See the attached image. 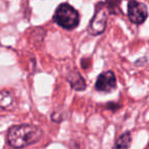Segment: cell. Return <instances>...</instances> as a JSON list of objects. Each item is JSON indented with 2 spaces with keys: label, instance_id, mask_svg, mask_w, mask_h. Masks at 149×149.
<instances>
[{
  "label": "cell",
  "instance_id": "9",
  "mask_svg": "<svg viewBox=\"0 0 149 149\" xmlns=\"http://www.w3.org/2000/svg\"><path fill=\"white\" fill-rule=\"evenodd\" d=\"M120 2H121V0H107L104 2L111 14H117L119 12H121L119 6Z\"/></svg>",
  "mask_w": 149,
  "mask_h": 149
},
{
  "label": "cell",
  "instance_id": "2",
  "mask_svg": "<svg viewBox=\"0 0 149 149\" xmlns=\"http://www.w3.org/2000/svg\"><path fill=\"white\" fill-rule=\"evenodd\" d=\"M54 20L65 30H73L79 24V13L68 3H62L56 9Z\"/></svg>",
  "mask_w": 149,
  "mask_h": 149
},
{
  "label": "cell",
  "instance_id": "6",
  "mask_svg": "<svg viewBox=\"0 0 149 149\" xmlns=\"http://www.w3.org/2000/svg\"><path fill=\"white\" fill-rule=\"evenodd\" d=\"M67 80H68L70 86L76 91H83L86 88V82H85L84 78L76 70L71 71V72L68 73Z\"/></svg>",
  "mask_w": 149,
  "mask_h": 149
},
{
  "label": "cell",
  "instance_id": "4",
  "mask_svg": "<svg viewBox=\"0 0 149 149\" xmlns=\"http://www.w3.org/2000/svg\"><path fill=\"white\" fill-rule=\"evenodd\" d=\"M148 16L147 7L141 2L136 0H130L128 2V17L131 22L135 24H141Z\"/></svg>",
  "mask_w": 149,
  "mask_h": 149
},
{
  "label": "cell",
  "instance_id": "1",
  "mask_svg": "<svg viewBox=\"0 0 149 149\" xmlns=\"http://www.w3.org/2000/svg\"><path fill=\"white\" fill-rule=\"evenodd\" d=\"M43 136V131L38 126L22 124L12 126L7 132L6 140L10 147L20 149L37 143Z\"/></svg>",
  "mask_w": 149,
  "mask_h": 149
},
{
  "label": "cell",
  "instance_id": "3",
  "mask_svg": "<svg viewBox=\"0 0 149 149\" xmlns=\"http://www.w3.org/2000/svg\"><path fill=\"white\" fill-rule=\"evenodd\" d=\"M110 13L108 7L104 2H100L95 6V12L90 20L88 26V33L92 36H98L104 33L107 26L108 22V15Z\"/></svg>",
  "mask_w": 149,
  "mask_h": 149
},
{
  "label": "cell",
  "instance_id": "7",
  "mask_svg": "<svg viewBox=\"0 0 149 149\" xmlns=\"http://www.w3.org/2000/svg\"><path fill=\"white\" fill-rule=\"evenodd\" d=\"M132 138H131V133L129 131L125 132L122 135H120L116 140L115 143L113 145L112 149H129L131 146Z\"/></svg>",
  "mask_w": 149,
  "mask_h": 149
},
{
  "label": "cell",
  "instance_id": "10",
  "mask_svg": "<svg viewBox=\"0 0 149 149\" xmlns=\"http://www.w3.org/2000/svg\"><path fill=\"white\" fill-rule=\"evenodd\" d=\"M108 110H112V111H116V110H119L121 108V104H117V102H109V104H106Z\"/></svg>",
  "mask_w": 149,
  "mask_h": 149
},
{
  "label": "cell",
  "instance_id": "5",
  "mask_svg": "<svg viewBox=\"0 0 149 149\" xmlns=\"http://www.w3.org/2000/svg\"><path fill=\"white\" fill-rule=\"evenodd\" d=\"M117 88V79L114 72L104 71L97 76L95 81V89L100 92H112Z\"/></svg>",
  "mask_w": 149,
  "mask_h": 149
},
{
  "label": "cell",
  "instance_id": "8",
  "mask_svg": "<svg viewBox=\"0 0 149 149\" xmlns=\"http://www.w3.org/2000/svg\"><path fill=\"white\" fill-rule=\"evenodd\" d=\"M13 102L12 95L6 90H1L0 91V108L1 109H7L10 107Z\"/></svg>",
  "mask_w": 149,
  "mask_h": 149
}]
</instances>
